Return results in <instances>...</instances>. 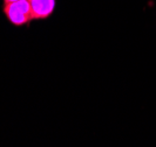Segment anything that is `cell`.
<instances>
[{
  "label": "cell",
  "instance_id": "6da1fadb",
  "mask_svg": "<svg viewBox=\"0 0 156 147\" xmlns=\"http://www.w3.org/2000/svg\"><path fill=\"white\" fill-rule=\"evenodd\" d=\"M2 12L8 22L16 27L27 26L31 21H33L32 8L28 0H20L9 4H4Z\"/></svg>",
  "mask_w": 156,
  "mask_h": 147
},
{
  "label": "cell",
  "instance_id": "7a4b0ae2",
  "mask_svg": "<svg viewBox=\"0 0 156 147\" xmlns=\"http://www.w3.org/2000/svg\"><path fill=\"white\" fill-rule=\"evenodd\" d=\"M34 20H46L54 13L56 0H28Z\"/></svg>",
  "mask_w": 156,
  "mask_h": 147
},
{
  "label": "cell",
  "instance_id": "3957f363",
  "mask_svg": "<svg viewBox=\"0 0 156 147\" xmlns=\"http://www.w3.org/2000/svg\"><path fill=\"white\" fill-rule=\"evenodd\" d=\"M4 4H9V2H14V1H20V0H2Z\"/></svg>",
  "mask_w": 156,
  "mask_h": 147
}]
</instances>
